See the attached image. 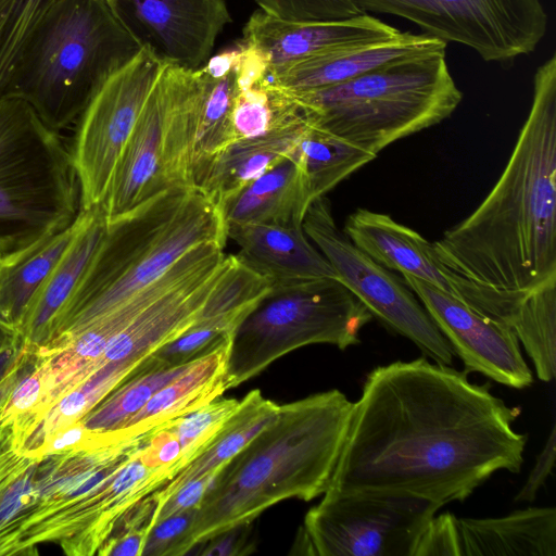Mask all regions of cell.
I'll return each instance as SVG.
<instances>
[{"instance_id": "cell-29", "label": "cell", "mask_w": 556, "mask_h": 556, "mask_svg": "<svg viewBox=\"0 0 556 556\" xmlns=\"http://www.w3.org/2000/svg\"><path fill=\"white\" fill-rule=\"evenodd\" d=\"M239 50L240 45L238 42L208 58L200 67L202 93L194 144L192 179L195 169L205 160L236 140L231 112L238 91L236 62Z\"/></svg>"}, {"instance_id": "cell-46", "label": "cell", "mask_w": 556, "mask_h": 556, "mask_svg": "<svg viewBox=\"0 0 556 556\" xmlns=\"http://www.w3.org/2000/svg\"><path fill=\"white\" fill-rule=\"evenodd\" d=\"M31 354V349L22 356V358L12 367V369L0 380V406L5 401L11 390L16 384L20 377L23 375L26 369L29 356Z\"/></svg>"}, {"instance_id": "cell-41", "label": "cell", "mask_w": 556, "mask_h": 556, "mask_svg": "<svg viewBox=\"0 0 556 556\" xmlns=\"http://www.w3.org/2000/svg\"><path fill=\"white\" fill-rule=\"evenodd\" d=\"M217 473L207 475L186 483L169 497L152 517V527L160 520L190 508H198Z\"/></svg>"}, {"instance_id": "cell-48", "label": "cell", "mask_w": 556, "mask_h": 556, "mask_svg": "<svg viewBox=\"0 0 556 556\" xmlns=\"http://www.w3.org/2000/svg\"><path fill=\"white\" fill-rule=\"evenodd\" d=\"M5 332H7V330L0 328V341L2 340Z\"/></svg>"}, {"instance_id": "cell-12", "label": "cell", "mask_w": 556, "mask_h": 556, "mask_svg": "<svg viewBox=\"0 0 556 556\" xmlns=\"http://www.w3.org/2000/svg\"><path fill=\"white\" fill-rule=\"evenodd\" d=\"M165 64L142 47L106 80L79 117L71 154L81 210L104 202L122 152Z\"/></svg>"}, {"instance_id": "cell-20", "label": "cell", "mask_w": 556, "mask_h": 556, "mask_svg": "<svg viewBox=\"0 0 556 556\" xmlns=\"http://www.w3.org/2000/svg\"><path fill=\"white\" fill-rule=\"evenodd\" d=\"M226 236L240 248L238 257L267 277L271 287L338 279L330 263L307 240L302 226L228 223Z\"/></svg>"}, {"instance_id": "cell-4", "label": "cell", "mask_w": 556, "mask_h": 556, "mask_svg": "<svg viewBox=\"0 0 556 556\" xmlns=\"http://www.w3.org/2000/svg\"><path fill=\"white\" fill-rule=\"evenodd\" d=\"M219 206L194 187L174 186L108 223L51 341L75 336L159 279L202 242L226 244ZM47 342V343H48Z\"/></svg>"}, {"instance_id": "cell-23", "label": "cell", "mask_w": 556, "mask_h": 556, "mask_svg": "<svg viewBox=\"0 0 556 556\" xmlns=\"http://www.w3.org/2000/svg\"><path fill=\"white\" fill-rule=\"evenodd\" d=\"M458 556H556L555 507H528L497 518H457Z\"/></svg>"}, {"instance_id": "cell-7", "label": "cell", "mask_w": 556, "mask_h": 556, "mask_svg": "<svg viewBox=\"0 0 556 556\" xmlns=\"http://www.w3.org/2000/svg\"><path fill=\"white\" fill-rule=\"evenodd\" d=\"M81 211L71 149L18 98L0 99V265L23 261Z\"/></svg>"}, {"instance_id": "cell-25", "label": "cell", "mask_w": 556, "mask_h": 556, "mask_svg": "<svg viewBox=\"0 0 556 556\" xmlns=\"http://www.w3.org/2000/svg\"><path fill=\"white\" fill-rule=\"evenodd\" d=\"M162 123V166L167 184L192 186V167L202 93L200 68L191 71L165 64Z\"/></svg>"}, {"instance_id": "cell-13", "label": "cell", "mask_w": 556, "mask_h": 556, "mask_svg": "<svg viewBox=\"0 0 556 556\" xmlns=\"http://www.w3.org/2000/svg\"><path fill=\"white\" fill-rule=\"evenodd\" d=\"M139 455L87 495L28 525L22 532L23 555H37V545L48 542L68 556L97 554L131 507L182 469L179 464L152 468Z\"/></svg>"}, {"instance_id": "cell-26", "label": "cell", "mask_w": 556, "mask_h": 556, "mask_svg": "<svg viewBox=\"0 0 556 556\" xmlns=\"http://www.w3.org/2000/svg\"><path fill=\"white\" fill-rule=\"evenodd\" d=\"M229 340L194 359L181 375L160 389L119 430L132 438L184 417L225 391L224 375Z\"/></svg>"}, {"instance_id": "cell-36", "label": "cell", "mask_w": 556, "mask_h": 556, "mask_svg": "<svg viewBox=\"0 0 556 556\" xmlns=\"http://www.w3.org/2000/svg\"><path fill=\"white\" fill-rule=\"evenodd\" d=\"M233 330L222 324L193 323L184 333L159 348L147 359L152 367H170L192 362L228 341Z\"/></svg>"}, {"instance_id": "cell-42", "label": "cell", "mask_w": 556, "mask_h": 556, "mask_svg": "<svg viewBox=\"0 0 556 556\" xmlns=\"http://www.w3.org/2000/svg\"><path fill=\"white\" fill-rule=\"evenodd\" d=\"M556 427L552 426L546 443L530 471L523 486L517 493L515 501L532 502L536 498L538 492L544 485L552 472L555 462Z\"/></svg>"}, {"instance_id": "cell-21", "label": "cell", "mask_w": 556, "mask_h": 556, "mask_svg": "<svg viewBox=\"0 0 556 556\" xmlns=\"http://www.w3.org/2000/svg\"><path fill=\"white\" fill-rule=\"evenodd\" d=\"M342 231L357 249L383 267L415 277L456 298L434 256L432 242L390 215L359 207L346 217Z\"/></svg>"}, {"instance_id": "cell-5", "label": "cell", "mask_w": 556, "mask_h": 556, "mask_svg": "<svg viewBox=\"0 0 556 556\" xmlns=\"http://www.w3.org/2000/svg\"><path fill=\"white\" fill-rule=\"evenodd\" d=\"M141 49L109 0H50L27 31L0 99L26 101L61 132Z\"/></svg>"}, {"instance_id": "cell-34", "label": "cell", "mask_w": 556, "mask_h": 556, "mask_svg": "<svg viewBox=\"0 0 556 556\" xmlns=\"http://www.w3.org/2000/svg\"><path fill=\"white\" fill-rule=\"evenodd\" d=\"M192 362L143 369L116 387L79 421L92 431L122 429L160 389L187 370Z\"/></svg>"}, {"instance_id": "cell-22", "label": "cell", "mask_w": 556, "mask_h": 556, "mask_svg": "<svg viewBox=\"0 0 556 556\" xmlns=\"http://www.w3.org/2000/svg\"><path fill=\"white\" fill-rule=\"evenodd\" d=\"M307 123L273 129L254 138L237 139L207 160L194 172L192 185L219 207L248 184L289 156L295 149Z\"/></svg>"}, {"instance_id": "cell-1", "label": "cell", "mask_w": 556, "mask_h": 556, "mask_svg": "<svg viewBox=\"0 0 556 556\" xmlns=\"http://www.w3.org/2000/svg\"><path fill=\"white\" fill-rule=\"evenodd\" d=\"M519 414L450 365L420 357L378 366L354 403L327 491L462 502L493 473L520 470Z\"/></svg>"}, {"instance_id": "cell-39", "label": "cell", "mask_w": 556, "mask_h": 556, "mask_svg": "<svg viewBox=\"0 0 556 556\" xmlns=\"http://www.w3.org/2000/svg\"><path fill=\"white\" fill-rule=\"evenodd\" d=\"M197 509L190 508L157 521L148 534L142 555L178 556L180 545L193 522Z\"/></svg>"}, {"instance_id": "cell-2", "label": "cell", "mask_w": 556, "mask_h": 556, "mask_svg": "<svg viewBox=\"0 0 556 556\" xmlns=\"http://www.w3.org/2000/svg\"><path fill=\"white\" fill-rule=\"evenodd\" d=\"M432 248L456 298L510 328L521 302L556 282L555 53L535 71L530 112L497 182Z\"/></svg>"}, {"instance_id": "cell-19", "label": "cell", "mask_w": 556, "mask_h": 556, "mask_svg": "<svg viewBox=\"0 0 556 556\" xmlns=\"http://www.w3.org/2000/svg\"><path fill=\"white\" fill-rule=\"evenodd\" d=\"M108 222L103 205L81 210L75 231L61 256L30 299L16 332L31 349L46 344L98 250Z\"/></svg>"}, {"instance_id": "cell-17", "label": "cell", "mask_w": 556, "mask_h": 556, "mask_svg": "<svg viewBox=\"0 0 556 556\" xmlns=\"http://www.w3.org/2000/svg\"><path fill=\"white\" fill-rule=\"evenodd\" d=\"M446 42L427 34L400 31L377 41L320 51L270 72L268 79L299 91L337 85L396 62L445 54Z\"/></svg>"}, {"instance_id": "cell-15", "label": "cell", "mask_w": 556, "mask_h": 556, "mask_svg": "<svg viewBox=\"0 0 556 556\" xmlns=\"http://www.w3.org/2000/svg\"><path fill=\"white\" fill-rule=\"evenodd\" d=\"M118 17L162 62L200 68L231 23L225 0H109Z\"/></svg>"}, {"instance_id": "cell-27", "label": "cell", "mask_w": 556, "mask_h": 556, "mask_svg": "<svg viewBox=\"0 0 556 556\" xmlns=\"http://www.w3.org/2000/svg\"><path fill=\"white\" fill-rule=\"evenodd\" d=\"M278 408L279 405L265 399L260 390L249 392L239 401L235 412L223 424L202 453L153 493L156 509L186 483L217 473L226 463L276 418Z\"/></svg>"}, {"instance_id": "cell-32", "label": "cell", "mask_w": 556, "mask_h": 556, "mask_svg": "<svg viewBox=\"0 0 556 556\" xmlns=\"http://www.w3.org/2000/svg\"><path fill=\"white\" fill-rule=\"evenodd\" d=\"M75 227L76 219L23 261L0 265V328L17 332L30 299L66 248Z\"/></svg>"}, {"instance_id": "cell-18", "label": "cell", "mask_w": 556, "mask_h": 556, "mask_svg": "<svg viewBox=\"0 0 556 556\" xmlns=\"http://www.w3.org/2000/svg\"><path fill=\"white\" fill-rule=\"evenodd\" d=\"M164 100L165 87L161 72L122 152L102 203L108 223L121 218L170 188L162 166Z\"/></svg>"}, {"instance_id": "cell-37", "label": "cell", "mask_w": 556, "mask_h": 556, "mask_svg": "<svg viewBox=\"0 0 556 556\" xmlns=\"http://www.w3.org/2000/svg\"><path fill=\"white\" fill-rule=\"evenodd\" d=\"M276 17L293 22H325L357 16L362 12L352 0H253Z\"/></svg>"}, {"instance_id": "cell-6", "label": "cell", "mask_w": 556, "mask_h": 556, "mask_svg": "<svg viewBox=\"0 0 556 556\" xmlns=\"http://www.w3.org/2000/svg\"><path fill=\"white\" fill-rule=\"evenodd\" d=\"M287 91L308 125L376 156L444 121L463 100L445 54L396 62L332 86Z\"/></svg>"}, {"instance_id": "cell-11", "label": "cell", "mask_w": 556, "mask_h": 556, "mask_svg": "<svg viewBox=\"0 0 556 556\" xmlns=\"http://www.w3.org/2000/svg\"><path fill=\"white\" fill-rule=\"evenodd\" d=\"M303 230L333 267L338 279L391 330L410 340L433 362L452 365L455 353L405 282L357 249L337 227L324 195L308 206Z\"/></svg>"}, {"instance_id": "cell-47", "label": "cell", "mask_w": 556, "mask_h": 556, "mask_svg": "<svg viewBox=\"0 0 556 556\" xmlns=\"http://www.w3.org/2000/svg\"><path fill=\"white\" fill-rule=\"evenodd\" d=\"M13 7L14 0H0V46L11 17Z\"/></svg>"}, {"instance_id": "cell-30", "label": "cell", "mask_w": 556, "mask_h": 556, "mask_svg": "<svg viewBox=\"0 0 556 556\" xmlns=\"http://www.w3.org/2000/svg\"><path fill=\"white\" fill-rule=\"evenodd\" d=\"M291 154L301 168L312 201L324 197L376 159V155L308 124Z\"/></svg>"}, {"instance_id": "cell-3", "label": "cell", "mask_w": 556, "mask_h": 556, "mask_svg": "<svg viewBox=\"0 0 556 556\" xmlns=\"http://www.w3.org/2000/svg\"><path fill=\"white\" fill-rule=\"evenodd\" d=\"M354 403L337 389L279 405L276 418L215 476L179 555L287 500L312 501L329 488Z\"/></svg>"}, {"instance_id": "cell-45", "label": "cell", "mask_w": 556, "mask_h": 556, "mask_svg": "<svg viewBox=\"0 0 556 556\" xmlns=\"http://www.w3.org/2000/svg\"><path fill=\"white\" fill-rule=\"evenodd\" d=\"M21 337L15 332L7 331L0 341V380L28 351Z\"/></svg>"}, {"instance_id": "cell-38", "label": "cell", "mask_w": 556, "mask_h": 556, "mask_svg": "<svg viewBox=\"0 0 556 556\" xmlns=\"http://www.w3.org/2000/svg\"><path fill=\"white\" fill-rule=\"evenodd\" d=\"M50 0H14L13 11L0 46V98L21 45Z\"/></svg>"}, {"instance_id": "cell-24", "label": "cell", "mask_w": 556, "mask_h": 556, "mask_svg": "<svg viewBox=\"0 0 556 556\" xmlns=\"http://www.w3.org/2000/svg\"><path fill=\"white\" fill-rule=\"evenodd\" d=\"M312 199L292 154L270 167L220 205L228 223L302 226Z\"/></svg>"}, {"instance_id": "cell-9", "label": "cell", "mask_w": 556, "mask_h": 556, "mask_svg": "<svg viewBox=\"0 0 556 556\" xmlns=\"http://www.w3.org/2000/svg\"><path fill=\"white\" fill-rule=\"evenodd\" d=\"M305 515L292 554L414 556L442 507L426 498L384 492L327 491Z\"/></svg>"}, {"instance_id": "cell-31", "label": "cell", "mask_w": 556, "mask_h": 556, "mask_svg": "<svg viewBox=\"0 0 556 556\" xmlns=\"http://www.w3.org/2000/svg\"><path fill=\"white\" fill-rule=\"evenodd\" d=\"M42 456L0 445V556L22 555L21 527L36 502V479Z\"/></svg>"}, {"instance_id": "cell-28", "label": "cell", "mask_w": 556, "mask_h": 556, "mask_svg": "<svg viewBox=\"0 0 556 556\" xmlns=\"http://www.w3.org/2000/svg\"><path fill=\"white\" fill-rule=\"evenodd\" d=\"M141 364L110 363L102 365L84 381L65 392L40 412L14 439L13 446L35 456L55 432L79 421L110 392L140 372Z\"/></svg>"}, {"instance_id": "cell-44", "label": "cell", "mask_w": 556, "mask_h": 556, "mask_svg": "<svg viewBox=\"0 0 556 556\" xmlns=\"http://www.w3.org/2000/svg\"><path fill=\"white\" fill-rule=\"evenodd\" d=\"M150 528L115 532L100 546V556H141Z\"/></svg>"}, {"instance_id": "cell-8", "label": "cell", "mask_w": 556, "mask_h": 556, "mask_svg": "<svg viewBox=\"0 0 556 556\" xmlns=\"http://www.w3.org/2000/svg\"><path fill=\"white\" fill-rule=\"evenodd\" d=\"M371 318L337 278L271 287L229 339L225 389L238 387L299 348L328 343L344 350L358 344L359 332Z\"/></svg>"}, {"instance_id": "cell-14", "label": "cell", "mask_w": 556, "mask_h": 556, "mask_svg": "<svg viewBox=\"0 0 556 556\" xmlns=\"http://www.w3.org/2000/svg\"><path fill=\"white\" fill-rule=\"evenodd\" d=\"M464 364L465 372H479L515 389L533 382L514 330L494 321L457 298L415 277L403 275Z\"/></svg>"}, {"instance_id": "cell-16", "label": "cell", "mask_w": 556, "mask_h": 556, "mask_svg": "<svg viewBox=\"0 0 556 556\" xmlns=\"http://www.w3.org/2000/svg\"><path fill=\"white\" fill-rule=\"evenodd\" d=\"M400 31L367 13L336 21L293 22L257 9L243 28L242 40L267 59L270 73L324 50L387 39Z\"/></svg>"}, {"instance_id": "cell-10", "label": "cell", "mask_w": 556, "mask_h": 556, "mask_svg": "<svg viewBox=\"0 0 556 556\" xmlns=\"http://www.w3.org/2000/svg\"><path fill=\"white\" fill-rule=\"evenodd\" d=\"M364 13L408 20L425 34L471 48L485 62L510 65L532 53L547 29L540 0H352Z\"/></svg>"}, {"instance_id": "cell-40", "label": "cell", "mask_w": 556, "mask_h": 556, "mask_svg": "<svg viewBox=\"0 0 556 556\" xmlns=\"http://www.w3.org/2000/svg\"><path fill=\"white\" fill-rule=\"evenodd\" d=\"M455 517L450 513L435 515L424 531L414 556H458Z\"/></svg>"}, {"instance_id": "cell-33", "label": "cell", "mask_w": 556, "mask_h": 556, "mask_svg": "<svg viewBox=\"0 0 556 556\" xmlns=\"http://www.w3.org/2000/svg\"><path fill=\"white\" fill-rule=\"evenodd\" d=\"M511 329L532 359L539 379L551 382L556 374V282L543 286L521 302Z\"/></svg>"}, {"instance_id": "cell-35", "label": "cell", "mask_w": 556, "mask_h": 556, "mask_svg": "<svg viewBox=\"0 0 556 556\" xmlns=\"http://www.w3.org/2000/svg\"><path fill=\"white\" fill-rule=\"evenodd\" d=\"M238 404L235 399H216L172 421L170 428L179 441L181 454L190 463L202 453Z\"/></svg>"}, {"instance_id": "cell-43", "label": "cell", "mask_w": 556, "mask_h": 556, "mask_svg": "<svg viewBox=\"0 0 556 556\" xmlns=\"http://www.w3.org/2000/svg\"><path fill=\"white\" fill-rule=\"evenodd\" d=\"M250 523L237 526L226 532H223L213 539L203 542L205 548L199 553L201 555H243L249 554L253 545L249 541Z\"/></svg>"}]
</instances>
